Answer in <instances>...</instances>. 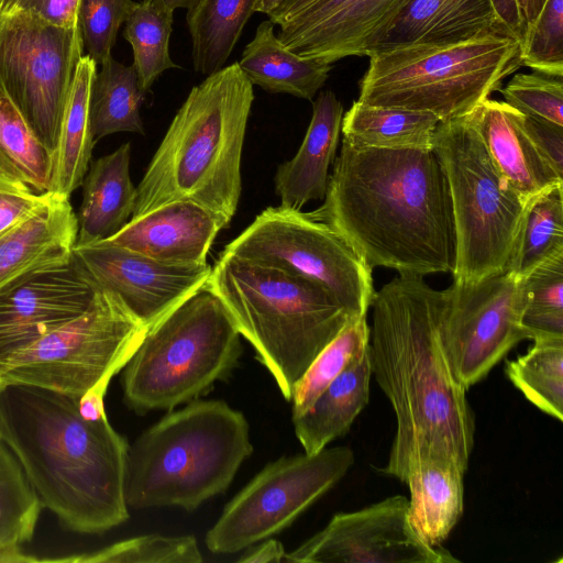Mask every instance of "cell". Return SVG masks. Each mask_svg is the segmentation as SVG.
Masks as SVG:
<instances>
[{
    "mask_svg": "<svg viewBox=\"0 0 563 563\" xmlns=\"http://www.w3.org/2000/svg\"><path fill=\"white\" fill-rule=\"evenodd\" d=\"M441 290L422 276L398 275L374 292L368 355L396 416V434L382 468L404 482L421 460L455 463L464 473L475 419L467 389L454 375L438 329Z\"/></svg>",
    "mask_w": 563,
    "mask_h": 563,
    "instance_id": "1",
    "label": "cell"
},
{
    "mask_svg": "<svg viewBox=\"0 0 563 563\" xmlns=\"http://www.w3.org/2000/svg\"><path fill=\"white\" fill-rule=\"evenodd\" d=\"M323 200L309 216L343 236L371 269L422 277L453 272L451 198L433 150L360 148L342 141Z\"/></svg>",
    "mask_w": 563,
    "mask_h": 563,
    "instance_id": "2",
    "label": "cell"
},
{
    "mask_svg": "<svg viewBox=\"0 0 563 563\" xmlns=\"http://www.w3.org/2000/svg\"><path fill=\"white\" fill-rule=\"evenodd\" d=\"M78 400L36 386H0V440L63 527L102 533L129 518V443L107 415L84 417Z\"/></svg>",
    "mask_w": 563,
    "mask_h": 563,
    "instance_id": "3",
    "label": "cell"
},
{
    "mask_svg": "<svg viewBox=\"0 0 563 563\" xmlns=\"http://www.w3.org/2000/svg\"><path fill=\"white\" fill-rule=\"evenodd\" d=\"M253 100V85L238 62L194 86L136 187L131 219L189 200L229 224L242 190V151Z\"/></svg>",
    "mask_w": 563,
    "mask_h": 563,
    "instance_id": "4",
    "label": "cell"
},
{
    "mask_svg": "<svg viewBox=\"0 0 563 563\" xmlns=\"http://www.w3.org/2000/svg\"><path fill=\"white\" fill-rule=\"evenodd\" d=\"M286 400L316 356L353 319L321 286L221 253L206 284Z\"/></svg>",
    "mask_w": 563,
    "mask_h": 563,
    "instance_id": "5",
    "label": "cell"
},
{
    "mask_svg": "<svg viewBox=\"0 0 563 563\" xmlns=\"http://www.w3.org/2000/svg\"><path fill=\"white\" fill-rule=\"evenodd\" d=\"M252 452L250 427L241 411L222 400H190L129 444L126 505L192 511L225 492Z\"/></svg>",
    "mask_w": 563,
    "mask_h": 563,
    "instance_id": "6",
    "label": "cell"
},
{
    "mask_svg": "<svg viewBox=\"0 0 563 563\" xmlns=\"http://www.w3.org/2000/svg\"><path fill=\"white\" fill-rule=\"evenodd\" d=\"M521 43L499 29L449 45L374 52L357 101L429 112L440 122L468 115L521 65Z\"/></svg>",
    "mask_w": 563,
    "mask_h": 563,
    "instance_id": "7",
    "label": "cell"
},
{
    "mask_svg": "<svg viewBox=\"0 0 563 563\" xmlns=\"http://www.w3.org/2000/svg\"><path fill=\"white\" fill-rule=\"evenodd\" d=\"M241 353V334L205 286L147 329L122 368L124 401L137 413L172 410L224 379Z\"/></svg>",
    "mask_w": 563,
    "mask_h": 563,
    "instance_id": "8",
    "label": "cell"
},
{
    "mask_svg": "<svg viewBox=\"0 0 563 563\" xmlns=\"http://www.w3.org/2000/svg\"><path fill=\"white\" fill-rule=\"evenodd\" d=\"M432 150L451 198L453 282L472 284L505 272L529 205L500 175L468 115L440 122Z\"/></svg>",
    "mask_w": 563,
    "mask_h": 563,
    "instance_id": "9",
    "label": "cell"
},
{
    "mask_svg": "<svg viewBox=\"0 0 563 563\" xmlns=\"http://www.w3.org/2000/svg\"><path fill=\"white\" fill-rule=\"evenodd\" d=\"M147 329L112 292L96 288L78 317L0 360V386L30 385L81 397L107 393Z\"/></svg>",
    "mask_w": 563,
    "mask_h": 563,
    "instance_id": "10",
    "label": "cell"
},
{
    "mask_svg": "<svg viewBox=\"0 0 563 563\" xmlns=\"http://www.w3.org/2000/svg\"><path fill=\"white\" fill-rule=\"evenodd\" d=\"M222 252L318 284L353 319L366 317L371 307L373 269L343 236L308 212L268 207Z\"/></svg>",
    "mask_w": 563,
    "mask_h": 563,
    "instance_id": "11",
    "label": "cell"
},
{
    "mask_svg": "<svg viewBox=\"0 0 563 563\" xmlns=\"http://www.w3.org/2000/svg\"><path fill=\"white\" fill-rule=\"evenodd\" d=\"M82 49L79 26L30 10L0 12V86L54 156Z\"/></svg>",
    "mask_w": 563,
    "mask_h": 563,
    "instance_id": "12",
    "label": "cell"
},
{
    "mask_svg": "<svg viewBox=\"0 0 563 563\" xmlns=\"http://www.w3.org/2000/svg\"><path fill=\"white\" fill-rule=\"evenodd\" d=\"M354 462L347 446L283 456L267 464L224 507L206 533L213 553H236L280 532L331 489Z\"/></svg>",
    "mask_w": 563,
    "mask_h": 563,
    "instance_id": "13",
    "label": "cell"
},
{
    "mask_svg": "<svg viewBox=\"0 0 563 563\" xmlns=\"http://www.w3.org/2000/svg\"><path fill=\"white\" fill-rule=\"evenodd\" d=\"M525 305L521 279L507 271L472 284L453 282L441 290L439 335L466 389L527 339L521 324Z\"/></svg>",
    "mask_w": 563,
    "mask_h": 563,
    "instance_id": "14",
    "label": "cell"
},
{
    "mask_svg": "<svg viewBox=\"0 0 563 563\" xmlns=\"http://www.w3.org/2000/svg\"><path fill=\"white\" fill-rule=\"evenodd\" d=\"M288 563H457L430 545L410 519L409 499L397 495L352 512H339L319 532L285 554Z\"/></svg>",
    "mask_w": 563,
    "mask_h": 563,
    "instance_id": "15",
    "label": "cell"
},
{
    "mask_svg": "<svg viewBox=\"0 0 563 563\" xmlns=\"http://www.w3.org/2000/svg\"><path fill=\"white\" fill-rule=\"evenodd\" d=\"M73 256L96 288L115 295L146 329L205 287L212 268L161 262L106 241L75 244Z\"/></svg>",
    "mask_w": 563,
    "mask_h": 563,
    "instance_id": "16",
    "label": "cell"
},
{
    "mask_svg": "<svg viewBox=\"0 0 563 563\" xmlns=\"http://www.w3.org/2000/svg\"><path fill=\"white\" fill-rule=\"evenodd\" d=\"M95 294L74 256L0 292V360L81 314Z\"/></svg>",
    "mask_w": 563,
    "mask_h": 563,
    "instance_id": "17",
    "label": "cell"
},
{
    "mask_svg": "<svg viewBox=\"0 0 563 563\" xmlns=\"http://www.w3.org/2000/svg\"><path fill=\"white\" fill-rule=\"evenodd\" d=\"M404 0H317L278 25L279 41L292 53L333 64L366 56L378 31Z\"/></svg>",
    "mask_w": 563,
    "mask_h": 563,
    "instance_id": "18",
    "label": "cell"
},
{
    "mask_svg": "<svg viewBox=\"0 0 563 563\" xmlns=\"http://www.w3.org/2000/svg\"><path fill=\"white\" fill-rule=\"evenodd\" d=\"M227 225L209 209L189 200H177L130 219L103 241L161 262L205 264L214 239Z\"/></svg>",
    "mask_w": 563,
    "mask_h": 563,
    "instance_id": "19",
    "label": "cell"
},
{
    "mask_svg": "<svg viewBox=\"0 0 563 563\" xmlns=\"http://www.w3.org/2000/svg\"><path fill=\"white\" fill-rule=\"evenodd\" d=\"M69 198L53 194L26 218L0 232V292L30 276L68 263L77 241Z\"/></svg>",
    "mask_w": 563,
    "mask_h": 563,
    "instance_id": "20",
    "label": "cell"
},
{
    "mask_svg": "<svg viewBox=\"0 0 563 563\" xmlns=\"http://www.w3.org/2000/svg\"><path fill=\"white\" fill-rule=\"evenodd\" d=\"M499 29L492 0H404L366 56L400 46L455 44Z\"/></svg>",
    "mask_w": 563,
    "mask_h": 563,
    "instance_id": "21",
    "label": "cell"
},
{
    "mask_svg": "<svg viewBox=\"0 0 563 563\" xmlns=\"http://www.w3.org/2000/svg\"><path fill=\"white\" fill-rule=\"evenodd\" d=\"M468 118L496 168L525 203L563 184L529 139L521 112L487 98Z\"/></svg>",
    "mask_w": 563,
    "mask_h": 563,
    "instance_id": "22",
    "label": "cell"
},
{
    "mask_svg": "<svg viewBox=\"0 0 563 563\" xmlns=\"http://www.w3.org/2000/svg\"><path fill=\"white\" fill-rule=\"evenodd\" d=\"M342 119L343 106L331 90L321 92L312 102V117L298 152L276 170L279 206L301 210L307 202L324 198Z\"/></svg>",
    "mask_w": 563,
    "mask_h": 563,
    "instance_id": "23",
    "label": "cell"
},
{
    "mask_svg": "<svg viewBox=\"0 0 563 563\" xmlns=\"http://www.w3.org/2000/svg\"><path fill=\"white\" fill-rule=\"evenodd\" d=\"M130 143L90 163L81 183L82 201L77 218L76 244L103 241L131 219L136 187L130 177Z\"/></svg>",
    "mask_w": 563,
    "mask_h": 563,
    "instance_id": "24",
    "label": "cell"
},
{
    "mask_svg": "<svg viewBox=\"0 0 563 563\" xmlns=\"http://www.w3.org/2000/svg\"><path fill=\"white\" fill-rule=\"evenodd\" d=\"M372 367L368 347L301 415L292 417L305 453L316 454L346 433L369 400Z\"/></svg>",
    "mask_w": 563,
    "mask_h": 563,
    "instance_id": "25",
    "label": "cell"
},
{
    "mask_svg": "<svg viewBox=\"0 0 563 563\" xmlns=\"http://www.w3.org/2000/svg\"><path fill=\"white\" fill-rule=\"evenodd\" d=\"M238 64L253 86L306 100H312L332 68V64L305 58L286 48L269 20L258 24Z\"/></svg>",
    "mask_w": 563,
    "mask_h": 563,
    "instance_id": "26",
    "label": "cell"
},
{
    "mask_svg": "<svg viewBox=\"0 0 563 563\" xmlns=\"http://www.w3.org/2000/svg\"><path fill=\"white\" fill-rule=\"evenodd\" d=\"M464 474L453 462L426 459L416 463L407 475L410 519L432 547H440L462 517Z\"/></svg>",
    "mask_w": 563,
    "mask_h": 563,
    "instance_id": "27",
    "label": "cell"
},
{
    "mask_svg": "<svg viewBox=\"0 0 563 563\" xmlns=\"http://www.w3.org/2000/svg\"><path fill=\"white\" fill-rule=\"evenodd\" d=\"M440 120L432 113L354 101L342 119L343 141L360 148L432 150Z\"/></svg>",
    "mask_w": 563,
    "mask_h": 563,
    "instance_id": "28",
    "label": "cell"
},
{
    "mask_svg": "<svg viewBox=\"0 0 563 563\" xmlns=\"http://www.w3.org/2000/svg\"><path fill=\"white\" fill-rule=\"evenodd\" d=\"M96 63L88 56L79 60L65 109L55 154L49 192L69 198L81 185L96 143L89 121V97Z\"/></svg>",
    "mask_w": 563,
    "mask_h": 563,
    "instance_id": "29",
    "label": "cell"
},
{
    "mask_svg": "<svg viewBox=\"0 0 563 563\" xmlns=\"http://www.w3.org/2000/svg\"><path fill=\"white\" fill-rule=\"evenodd\" d=\"M257 0H198L187 10L196 73L211 75L224 67Z\"/></svg>",
    "mask_w": 563,
    "mask_h": 563,
    "instance_id": "30",
    "label": "cell"
},
{
    "mask_svg": "<svg viewBox=\"0 0 563 563\" xmlns=\"http://www.w3.org/2000/svg\"><path fill=\"white\" fill-rule=\"evenodd\" d=\"M145 95L134 66L108 57L90 88L89 121L95 142L118 132L144 134L140 109Z\"/></svg>",
    "mask_w": 563,
    "mask_h": 563,
    "instance_id": "31",
    "label": "cell"
},
{
    "mask_svg": "<svg viewBox=\"0 0 563 563\" xmlns=\"http://www.w3.org/2000/svg\"><path fill=\"white\" fill-rule=\"evenodd\" d=\"M55 156L35 136L0 86V176L49 192Z\"/></svg>",
    "mask_w": 563,
    "mask_h": 563,
    "instance_id": "32",
    "label": "cell"
},
{
    "mask_svg": "<svg viewBox=\"0 0 563 563\" xmlns=\"http://www.w3.org/2000/svg\"><path fill=\"white\" fill-rule=\"evenodd\" d=\"M42 503L13 453L0 443V562H34L21 545L34 534Z\"/></svg>",
    "mask_w": 563,
    "mask_h": 563,
    "instance_id": "33",
    "label": "cell"
},
{
    "mask_svg": "<svg viewBox=\"0 0 563 563\" xmlns=\"http://www.w3.org/2000/svg\"><path fill=\"white\" fill-rule=\"evenodd\" d=\"M563 254V184L532 200L525 213L506 271L519 279Z\"/></svg>",
    "mask_w": 563,
    "mask_h": 563,
    "instance_id": "34",
    "label": "cell"
},
{
    "mask_svg": "<svg viewBox=\"0 0 563 563\" xmlns=\"http://www.w3.org/2000/svg\"><path fill=\"white\" fill-rule=\"evenodd\" d=\"M505 374L533 406L563 421V338L533 340L527 353L506 362Z\"/></svg>",
    "mask_w": 563,
    "mask_h": 563,
    "instance_id": "35",
    "label": "cell"
},
{
    "mask_svg": "<svg viewBox=\"0 0 563 563\" xmlns=\"http://www.w3.org/2000/svg\"><path fill=\"white\" fill-rule=\"evenodd\" d=\"M174 11L150 0L135 2L124 22L123 37L133 51V66L140 87L147 92L158 76L167 69L179 68L169 55Z\"/></svg>",
    "mask_w": 563,
    "mask_h": 563,
    "instance_id": "36",
    "label": "cell"
},
{
    "mask_svg": "<svg viewBox=\"0 0 563 563\" xmlns=\"http://www.w3.org/2000/svg\"><path fill=\"white\" fill-rule=\"evenodd\" d=\"M369 343L366 317L352 320L316 356L295 386L292 417L306 411L317 397L357 357Z\"/></svg>",
    "mask_w": 563,
    "mask_h": 563,
    "instance_id": "37",
    "label": "cell"
},
{
    "mask_svg": "<svg viewBox=\"0 0 563 563\" xmlns=\"http://www.w3.org/2000/svg\"><path fill=\"white\" fill-rule=\"evenodd\" d=\"M521 283L527 339L563 338V254L534 268Z\"/></svg>",
    "mask_w": 563,
    "mask_h": 563,
    "instance_id": "38",
    "label": "cell"
},
{
    "mask_svg": "<svg viewBox=\"0 0 563 563\" xmlns=\"http://www.w3.org/2000/svg\"><path fill=\"white\" fill-rule=\"evenodd\" d=\"M60 562L199 563L202 561L194 536L146 534L126 539L91 553L48 559Z\"/></svg>",
    "mask_w": 563,
    "mask_h": 563,
    "instance_id": "39",
    "label": "cell"
},
{
    "mask_svg": "<svg viewBox=\"0 0 563 563\" xmlns=\"http://www.w3.org/2000/svg\"><path fill=\"white\" fill-rule=\"evenodd\" d=\"M520 62L534 71L563 77V0L545 1L525 35Z\"/></svg>",
    "mask_w": 563,
    "mask_h": 563,
    "instance_id": "40",
    "label": "cell"
},
{
    "mask_svg": "<svg viewBox=\"0 0 563 563\" xmlns=\"http://www.w3.org/2000/svg\"><path fill=\"white\" fill-rule=\"evenodd\" d=\"M134 5L133 0H79L77 15L82 42L96 65L111 56L119 29Z\"/></svg>",
    "mask_w": 563,
    "mask_h": 563,
    "instance_id": "41",
    "label": "cell"
},
{
    "mask_svg": "<svg viewBox=\"0 0 563 563\" xmlns=\"http://www.w3.org/2000/svg\"><path fill=\"white\" fill-rule=\"evenodd\" d=\"M505 102L525 115L563 126V82L538 71L517 74L500 89Z\"/></svg>",
    "mask_w": 563,
    "mask_h": 563,
    "instance_id": "42",
    "label": "cell"
},
{
    "mask_svg": "<svg viewBox=\"0 0 563 563\" xmlns=\"http://www.w3.org/2000/svg\"><path fill=\"white\" fill-rule=\"evenodd\" d=\"M53 192L37 194L0 176V232L45 205Z\"/></svg>",
    "mask_w": 563,
    "mask_h": 563,
    "instance_id": "43",
    "label": "cell"
},
{
    "mask_svg": "<svg viewBox=\"0 0 563 563\" xmlns=\"http://www.w3.org/2000/svg\"><path fill=\"white\" fill-rule=\"evenodd\" d=\"M523 126L541 156L563 178V126L525 114Z\"/></svg>",
    "mask_w": 563,
    "mask_h": 563,
    "instance_id": "44",
    "label": "cell"
},
{
    "mask_svg": "<svg viewBox=\"0 0 563 563\" xmlns=\"http://www.w3.org/2000/svg\"><path fill=\"white\" fill-rule=\"evenodd\" d=\"M79 0H0V12L30 10L59 26L76 27Z\"/></svg>",
    "mask_w": 563,
    "mask_h": 563,
    "instance_id": "45",
    "label": "cell"
},
{
    "mask_svg": "<svg viewBox=\"0 0 563 563\" xmlns=\"http://www.w3.org/2000/svg\"><path fill=\"white\" fill-rule=\"evenodd\" d=\"M284 547L276 539L267 538L260 545H251L238 560L243 563L284 562Z\"/></svg>",
    "mask_w": 563,
    "mask_h": 563,
    "instance_id": "46",
    "label": "cell"
},
{
    "mask_svg": "<svg viewBox=\"0 0 563 563\" xmlns=\"http://www.w3.org/2000/svg\"><path fill=\"white\" fill-rule=\"evenodd\" d=\"M499 23L522 44L525 30L516 0H492Z\"/></svg>",
    "mask_w": 563,
    "mask_h": 563,
    "instance_id": "47",
    "label": "cell"
},
{
    "mask_svg": "<svg viewBox=\"0 0 563 563\" xmlns=\"http://www.w3.org/2000/svg\"><path fill=\"white\" fill-rule=\"evenodd\" d=\"M317 0H284V2L268 16L274 25H280Z\"/></svg>",
    "mask_w": 563,
    "mask_h": 563,
    "instance_id": "48",
    "label": "cell"
},
{
    "mask_svg": "<svg viewBox=\"0 0 563 563\" xmlns=\"http://www.w3.org/2000/svg\"><path fill=\"white\" fill-rule=\"evenodd\" d=\"M547 0H516L525 35L541 12Z\"/></svg>",
    "mask_w": 563,
    "mask_h": 563,
    "instance_id": "49",
    "label": "cell"
},
{
    "mask_svg": "<svg viewBox=\"0 0 563 563\" xmlns=\"http://www.w3.org/2000/svg\"><path fill=\"white\" fill-rule=\"evenodd\" d=\"M157 7L165 8L172 11H175L178 8L189 9L191 8L198 0H150Z\"/></svg>",
    "mask_w": 563,
    "mask_h": 563,
    "instance_id": "50",
    "label": "cell"
},
{
    "mask_svg": "<svg viewBox=\"0 0 563 563\" xmlns=\"http://www.w3.org/2000/svg\"><path fill=\"white\" fill-rule=\"evenodd\" d=\"M284 2V0H257L255 12L265 13L268 16Z\"/></svg>",
    "mask_w": 563,
    "mask_h": 563,
    "instance_id": "51",
    "label": "cell"
},
{
    "mask_svg": "<svg viewBox=\"0 0 563 563\" xmlns=\"http://www.w3.org/2000/svg\"><path fill=\"white\" fill-rule=\"evenodd\" d=\"M0 443H1V440H0Z\"/></svg>",
    "mask_w": 563,
    "mask_h": 563,
    "instance_id": "52",
    "label": "cell"
}]
</instances>
